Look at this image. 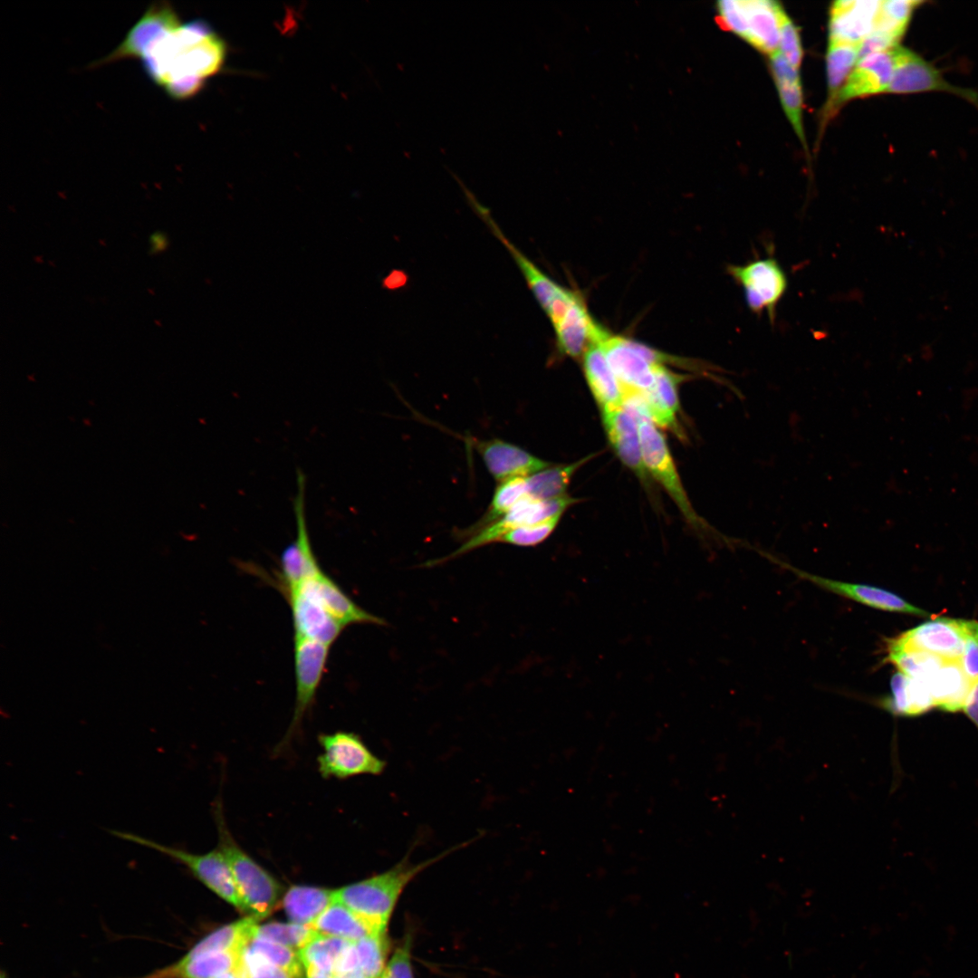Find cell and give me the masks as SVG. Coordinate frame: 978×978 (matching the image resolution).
Returning <instances> with one entry per match:
<instances>
[{"label": "cell", "instance_id": "obj_39", "mask_svg": "<svg viewBox=\"0 0 978 978\" xmlns=\"http://www.w3.org/2000/svg\"><path fill=\"white\" fill-rule=\"evenodd\" d=\"M360 970L365 978H380L385 968L388 942L384 935H372L354 943Z\"/></svg>", "mask_w": 978, "mask_h": 978}, {"label": "cell", "instance_id": "obj_5", "mask_svg": "<svg viewBox=\"0 0 978 978\" xmlns=\"http://www.w3.org/2000/svg\"><path fill=\"white\" fill-rule=\"evenodd\" d=\"M727 271L743 289L748 309L756 314L765 312L773 322L777 306L788 288L787 274L778 260L766 256L744 264H730Z\"/></svg>", "mask_w": 978, "mask_h": 978}, {"label": "cell", "instance_id": "obj_8", "mask_svg": "<svg viewBox=\"0 0 978 978\" xmlns=\"http://www.w3.org/2000/svg\"><path fill=\"white\" fill-rule=\"evenodd\" d=\"M645 467L667 492L684 517L692 524H700L678 475L663 434L647 417L637 421Z\"/></svg>", "mask_w": 978, "mask_h": 978}, {"label": "cell", "instance_id": "obj_23", "mask_svg": "<svg viewBox=\"0 0 978 978\" xmlns=\"http://www.w3.org/2000/svg\"><path fill=\"white\" fill-rule=\"evenodd\" d=\"M244 952L225 951L200 954H187L179 961L139 978H216L236 971Z\"/></svg>", "mask_w": 978, "mask_h": 978}, {"label": "cell", "instance_id": "obj_29", "mask_svg": "<svg viewBox=\"0 0 978 978\" xmlns=\"http://www.w3.org/2000/svg\"><path fill=\"white\" fill-rule=\"evenodd\" d=\"M891 696L881 703L890 713L900 716H916L934 706L925 680L911 678L897 672L891 679Z\"/></svg>", "mask_w": 978, "mask_h": 978}, {"label": "cell", "instance_id": "obj_43", "mask_svg": "<svg viewBox=\"0 0 978 978\" xmlns=\"http://www.w3.org/2000/svg\"><path fill=\"white\" fill-rule=\"evenodd\" d=\"M718 24L741 38L747 40L748 24L740 0H722L716 3Z\"/></svg>", "mask_w": 978, "mask_h": 978}, {"label": "cell", "instance_id": "obj_21", "mask_svg": "<svg viewBox=\"0 0 978 978\" xmlns=\"http://www.w3.org/2000/svg\"><path fill=\"white\" fill-rule=\"evenodd\" d=\"M881 1L839 0L832 4L829 39L859 44L873 30Z\"/></svg>", "mask_w": 978, "mask_h": 978}, {"label": "cell", "instance_id": "obj_2", "mask_svg": "<svg viewBox=\"0 0 978 978\" xmlns=\"http://www.w3.org/2000/svg\"><path fill=\"white\" fill-rule=\"evenodd\" d=\"M467 844L462 843L419 863L412 862L408 854L380 874L335 889V898L351 910L373 934L384 935L407 885L427 868Z\"/></svg>", "mask_w": 978, "mask_h": 978}, {"label": "cell", "instance_id": "obj_33", "mask_svg": "<svg viewBox=\"0 0 978 978\" xmlns=\"http://www.w3.org/2000/svg\"><path fill=\"white\" fill-rule=\"evenodd\" d=\"M527 494L526 477H513L500 482L484 515L470 528L463 531L461 536L465 535L467 539L481 529L498 521Z\"/></svg>", "mask_w": 978, "mask_h": 978}, {"label": "cell", "instance_id": "obj_34", "mask_svg": "<svg viewBox=\"0 0 978 978\" xmlns=\"http://www.w3.org/2000/svg\"><path fill=\"white\" fill-rule=\"evenodd\" d=\"M886 659L894 664L898 672L916 679L926 680L944 660L926 652L904 647L892 638L887 640Z\"/></svg>", "mask_w": 978, "mask_h": 978}, {"label": "cell", "instance_id": "obj_49", "mask_svg": "<svg viewBox=\"0 0 978 978\" xmlns=\"http://www.w3.org/2000/svg\"><path fill=\"white\" fill-rule=\"evenodd\" d=\"M306 970L307 978H332L333 974L321 971L313 965H303Z\"/></svg>", "mask_w": 978, "mask_h": 978}, {"label": "cell", "instance_id": "obj_38", "mask_svg": "<svg viewBox=\"0 0 978 978\" xmlns=\"http://www.w3.org/2000/svg\"><path fill=\"white\" fill-rule=\"evenodd\" d=\"M319 935L304 925L269 923L258 925L255 937L274 942L299 951Z\"/></svg>", "mask_w": 978, "mask_h": 978}, {"label": "cell", "instance_id": "obj_1", "mask_svg": "<svg viewBox=\"0 0 978 978\" xmlns=\"http://www.w3.org/2000/svg\"><path fill=\"white\" fill-rule=\"evenodd\" d=\"M224 40L203 20L180 23L146 51L141 64L148 77L175 101L197 94L223 67Z\"/></svg>", "mask_w": 978, "mask_h": 978}, {"label": "cell", "instance_id": "obj_48", "mask_svg": "<svg viewBox=\"0 0 978 978\" xmlns=\"http://www.w3.org/2000/svg\"><path fill=\"white\" fill-rule=\"evenodd\" d=\"M168 246V238L165 233H153L149 238V248L152 254L164 251Z\"/></svg>", "mask_w": 978, "mask_h": 978}, {"label": "cell", "instance_id": "obj_24", "mask_svg": "<svg viewBox=\"0 0 978 978\" xmlns=\"http://www.w3.org/2000/svg\"><path fill=\"white\" fill-rule=\"evenodd\" d=\"M597 325L579 296L551 325L559 352L572 359L582 357L594 337Z\"/></svg>", "mask_w": 978, "mask_h": 978}, {"label": "cell", "instance_id": "obj_35", "mask_svg": "<svg viewBox=\"0 0 978 978\" xmlns=\"http://www.w3.org/2000/svg\"><path fill=\"white\" fill-rule=\"evenodd\" d=\"M589 458L568 465L550 466L526 477L528 494L540 500H550L565 495L572 475Z\"/></svg>", "mask_w": 978, "mask_h": 978}, {"label": "cell", "instance_id": "obj_4", "mask_svg": "<svg viewBox=\"0 0 978 978\" xmlns=\"http://www.w3.org/2000/svg\"><path fill=\"white\" fill-rule=\"evenodd\" d=\"M113 835L156 850L183 865L211 891L240 911L247 909L238 893L230 866L217 847L206 853H192L183 849L158 843L130 832L112 830Z\"/></svg>", "mask_w": 978, "mask_h": 978}, {"label": "cell", "instance_id": "obj_3", "mask_svg": "<svg viewBox=\"0 0 978 978\" xmlns=\"http://www.w3.org/2000/svg\"><path fill=\"white\" fill-rule=\"evenodd\" d=\"M218 834L217 847L225 855L238 890L250 916L259 920L276 909L282 893L278 881L235 841L224 819L222 803H214Z\"/></svg>", "mask_w": 978, "mask_h": 978}, {"label": "cell", "instance_id": "obj_26", "mask_svg": "<svg viewBox=\"0 0 978 978\" xmlns=\"http://www.w3.org/2000/svg\"><path fill=\"white\" fill-rule=\"evenodd\" d=\"M934 706L947 712L963 710L973 684L960 661H944L925 680Z\"/></svg>", "mask_w": 978, "mask_h": 978}, {"label": "cell", "instance_id": "obj_30", "mask_svg": "<svg viewBox=\"0 0 978 978\" xmlns=\"http://www.w3.org/2000/svg\"><path fill=\"white\" fill-rule=\"evenodd\" d=\"M335 900V890L292 886L284 894L283 906L292 923L310 925Z\"/></svg>", "mask_w": 978, "mask_h": 978}, {"label": "cell", "instance_id": "obj_36", "mask_svg": "<svg viewBox=\"0 0 978 978\" xmlns=\"http://www.w3.org/2000/svg\"><path fill=\"white\" fill-rule=\"evenodd\" d=\"M352 943L340 937L319 934L300 949L298 954L303 965H313L333 974L337 960Z\"/></svg>", "mask_w": 978, "mask_h": 978}, {"label": "cell", "instance_id": "obj_51", "mask_svg": "<svg viewBox=\"0 0 978 978\" xmlns=\"http://www.w3.org/2000/svg\"><path fill=\"white\" fill-rule=\"evenodd\" d=\"M216 978H239V977L236 974V973L234 970H232V971H228V972H225V973L220 974Z\"/></svg>", "mask_w": 978, "mask_h": 978}, {"label": "cell", "instance_id": "obj_41", "mask_svg": "<svg viewBox=\"0 0 978 978\" xmlns=\"http://www.w3.org/2000/svg\"><path fill=\"white\" fill-rule=\"evenodd\" d=\"M561 517V515H557L537 523L515 528L503 534L499 542L522 547L535 546L552 533Z\"/></svg>", "mask_w": 978, "mask_h": 978}, {"label": "cell", "instance_id": "obj_12", "mask_svg": "<svg viewBox=\"0 0 978 978\" xmlns=\"http://www.w3.org/2000/svg\"><path fill=\"white\" fill-rule=\"evenodd\" d=\"M893 54L894 72L887 93L946 91L976 101L975 93L950 84L939 71L916 53L898 44L894 47Z\"/></svg>", "mask_w": 978, "mask_h": 978}, {"label": "cell", "instance_id": "obj_13", "mask_svg": "<svg viewBox=\"0 0 978 978\" xmlns=\"http://www.w3.org/2000/svg\"><path fill=\"white\" fill-rule=\"evenodd\" d=\"M968 620L938 618L922 623L892 638L904 647L918 649L944 661H960L967 636Z\"/></svg>", "mask_w": 978, "mask_h": 978}, {"label": "cell", "instance_id": "obj_25", "mask_svg": "<svg viewBox=\"0 0 978 978\" xmlns=\"http://www.w3.org/2000/svg\"><path fill=\"white\" fill-rule=\"evenodd\" d=\"M582 365L588 386L600 408L622 407L623 387L596 340H591L583 354Z\"/></svg>", "mask_w": 978, "mask_h": 978}, {"label": "cell", "instance_id": "obj_6", "mask_svg": "<svg viewBox=\"0 0 978 978\" xmlns=\"http://www.w3.org/2000/svg\"><path fill=\"white\" fill-rule=\"evenodd\" d=\"M319 743L322 753L318 757V768L325 779L379 775L386 768V762L376 756L354 733L321 734Z\"/></svg>", "mask_w": 978, "mask_h": 978}, {"label": "cell", "instance_id": "obj_44", "mask_svg": "<svg viewBox=\"0 0 978 978\" xmlns=\"http://www.w3.org/2000/svg\"><path fill=\"white\" fill-rule=\"evenodd\" d=\"M960 664L972 682L978 680V621L968 620L967 636Z\"/></svg>", "mask_w": 978, "mask_h": 978}, {"label": "cell", "instance_id": "obj_22", "mask_svg": "<svg viewBox=\"0 0 978 978\" xmlns=\"http://www.w3.org/2000/svg\"><path fill=\"white\" fill-rule=\"evenodd\" d=\"M654 374L653 387L641 392L648 417L654 424L677 431L678 387L686 376L670 370L665 365H656Z\"/></svg>", "mask_w": 978, "mask_h": 978}, {"label": "cell", "instance_id": "obj_11", "mask_svg": "<svg viewBox=\"0 0 978 978\" xmlns=\"http://www.w3.org/2000/svg\"><path fill=\"white\" fill-rule=\"evenodd\" d=\"M305 475L299 470L297 473V492L293 500L297 529L296 538L287 545L281 555V572L285 590L297 587L322 571L313 553L308 533L305 513Z\"/></svg>", "mask_w": 978, "mask_h": 978}, {"label": "cell", "instance_id": "obj_15", "mask_svg": "<svg viewBox=\"0 0 978 978\" xmlns=\"http://www.w3.org/2000/svg\"><path fill=\"white\" fill-rule=\"evenodd\" d=\"M785 567L801 579L862 605L889 612L928 616V612L910 604L900 596L887 590L868 584L830 580L795 569L787 564Z\"/></svg>", "mask_w": 978, "mask_h": 978}, {"label": "cell", "instance_id": "obj_14", "mask_svg": "<svg viewBox=\"0 0 978 978\" xmlns=\"http://www.w3.org/2000/svg\"><path fill=\"white\" fill-rule=\"evenodd\" d=\"M624 390L645 392L655 382V366L641 356L633 340L609 333L601 325L594 337Z\"/></svg>", "mask_w": 978, "mask_h": 978}, {"label": "cell", "instance_id": "obj_7", "mask_svg": "<svg viewBox=\"0 0 978 978\" xmlns=\"http://www.w3.org/2000/svg\"><path fill=\"white\" fill-rule=\"evenodd\" d=\"M575 502H577L576 499L567 495L550 500H540L527 494L517 502L501 519L481 529L467 538L463 544L448 556L434 561L432 564H438L476 548L498 542L503 534L515 528L561 515Z\"/></svg>", "mask_w": 978, "mask_h": 978}, {"label": "cell", "instance_id": "obj_17", "mask_svg": "<svg viewBox=\"0 0 978 978\" xmlns=\"http://www.w3.org/2000/svg\"><path fill=\"white\" fill-rule=\"evenodd\" d=\"M476 449L488 472L499 483L513 477H527L551 466V463L498 438L479 441Z\"/></svg>", "mask_w": 978, "mask_h": 978}, {"label": "cell", "instance_id": "obj_27", "mask_svg": "<svg viewBox=\"0 0 978 978\" xmlns=\"http://www.w3.org/2000/svg\"><path fill=\"white\" fill-rule=\"evenodd\" d=\"M770 67L784 112L806 148L802 125L803 94L798 69L790 64L779 50L770 55Z\"/></svg>", "mask_w": 978, "mask_h": 978}, {"label": "cell", "instance_id": "obj_16", "mask_svg": "<svg viewBox=\"0 0 978 978\" xmlns=\"http://www.w3.org/2000/svg\"><path fill=\"white\" fill-rule=\"evenodd\" d=\"M292 610L294 638H304L331 646L343 627L310 594L299 587L285 590Z\"/></svg>", "mask_w": 978, "mask_h": 978}, {"label": "cell", "instance_id": "obj_42", "mask_svg": "<svg viewBox=\"0 0 978 978\" xmlns=\"http://www.w3.org/2000/svg\"><path fill=\"white\" fill-rule=\"evenodd\" d=\"M777 13L781 53L790 64L799 69L803 57V50L798 29L780 4Z\"/></svg>", "mask_w": 978, "mask_h": 978}, {"label": "cell", "instance_id": "obj_9", "mask_svg": "<svg viewBox=\"0 0 978 978\" xmlns=\"http://www.w3.org/2000/svg\"><path fill=\"white\" fill-rule=\"evenodd\" d=\"M329 648V646L315 640L294 638L295 707L289 729L279 748L296 734L303 716L312 706L325 672Z\"/></svg>", "mask_w": 978, "mask_h": 978}, {"label": "cell", "instance_id": "obj_40", "mask_svg": "<svg viewBox=\"0 0 978 978\" xmlns=\"http://www.w3.org/2000/svg\"><path fill=\"white\" fill-rule=\"evenodd\" d=\"M246 948L259 953L293 978H302V963L294 949L258 937H254Z\"/></svg>", "mask_w": 978, "mask_h": 978}, {"label": "cell", "instance_id": "obj_10", "mask_svg": "<svg viewBox=\"0 0 978 978\" xmlns=\"http://www.w3.org/2000/svg\"><path fill=\"white\" fill-rule=\"evenodd\" d=\"M180 23L177 13L168 2L157 1L147 8L114 50L91 63L90 67H101L122 60H141L160 35Z\"/></svg>", "mask_w": 978, "mask_h": 978}, {"label": "cell", "instance_id": "obj_32", "mask_svg": "<svg viewBox=\"0 0 978 978\" xmlns=\"http://www.w3.org/2000/svg\"><path fill=\"white\" fill-rule=\"evenodd\" d=\"M859 44L829 39L827 51L828 102L825 112H832L839 93L858 61Z\"/></svg>", "mask_w": 978, "mask_h": 978}, {"label": "cell", "instance_id": "obj_18", "mask_svg": "<svg viewBox=\"0 0 978 978\" xmlns=\"http://www.w3.org/2000/svg\"><path fill=\"white\" fill-rule=\"evenodd\" d=\"M602 422L617 456L640 480L647 482V471L643 462L638 425L623 407L601 409Z\"/></svg>", "mask_w": 978, "mask_h": 978}, {"label": "cell", "instance_id": "obj_37", "mask_svg": "<svg viewBox=\"0 0 978 978\" xmlns=\"http://www.w3.org/2000/svg\"><path fill=\"white\" fill-rule=\"evenodd\" d=\"M921 4L912 0L881 1L874 30L884 34L896 42L904 35L915 9Z\"/></svg>", "mask_w": 978, "mask_h": 978}, {"label": "cell", "instance_id": "obj_47", "mask_svg": "<svg viewBox=\"0 0 978 978\" xmlns=\"http://www.w3.org/2000/svg\"><path fill=\"white\" fill-rule=\"evenodd\" d=\"M963 711L978 728V680L973 684L964 705Z\"/></svg>", "mask_w": 978, "mask_h": 978}, {"label": "cell", "instance_id": "obj_45", "mask_svg": "<svg viewBox=\"0 0 978 978\" xmlns=\"http://www.w3.org/2000/svg\"><path fill=\"white\" fill-rule=\"evenodd\" d=\"M410 948V939L407 938L385 965L380 978H413Z\"/></svg>", "mask_w": 978, "mask_h": 978}, {"label": "cell", "instance_id": "obj_28", "mask_svg": "<svg viewBox=\"0 0 978 978\" xmlns=\"http://www.w3.org/2000/svg\"><path fill=\"white\" fill-rule=\"evenodd\" d=\"M748 24L747 42L763 53L779 50L778 5L771 0H740Z\"/></svg>", "mask_w": 978, "mask_h": 978}, {"label": "cell", "instance_id": "obj_20", "mask_svg": "<svg viewBox=\"0 0 978 978\" xmlns=\"http://www.w3.org/2000/svg\"><path fill=\"white\" fill-rule=\"evenodd\" d=\"M297 587L313 597L343 627L351 624H386L383 618L366 611L357 605L323 571L303 581Z\"/></svg>", "mask_w": 978, "mask_h": 978}, {"label": "cell", "instance_id": "obj_46", "mask_svg": "<svg viewBox=\"0 0 978 978\" xmlns=\"http://www.w3.org/2000/svg\"><path fill=\"white\" fill-rule=\"evenodd\" d=\"M356 970H360L359 958L355 944L352 943L337 960L333 970V975L342 974Z\"/></svg>", "mask_w": 978, "mask_h": 978}, {"label": "cell", "instance_id": "obj_19", "mask_svg": "<svg viewBox=\"0 0 978 978\" xmlns=\"http://www.w3.org/2000/svg\"><path fill=\"white\" fill-rule=\"evenodd\" d=\"M893 48L859 60L840 90L835 109L858 97L887 93L894 72Z\"/></svg>", "mask_w": 978, "mask_h": 978}, {"label": "cell", "instance_id": "obj_50", "mask_svg": "<svg viewBox=\"0 0 978 978\" xmlns=\"http://www.w3.org/2000/svg\"><path fill=\"white\" fill-rule=\"evenodd\" d=\"M332 978H365V976L360 970H356L342 974L333 975Z\"/></svg>", "mask_w": 978, "mask_h": 978}, {"label": "cell", "instance_id": "obj_31", "mask_svg": "<svg viewBox=\"0 0 978 978\" xmlns=\"http://www.w3.org/2000/svg\"><path fill=\"white\" fill-rule=\"evenodd\" d=\"M321 935L357 942L372 931L346 906L335 900L312 924L307 925Z\"/></svg>", "mask_w": 978, "mask_h": 978}]
</instances>
